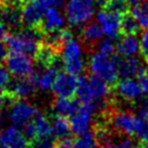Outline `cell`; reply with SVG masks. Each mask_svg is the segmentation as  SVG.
<instances>
[{
  "instance_id": "cell-16",
  "label": "cell",
  "mask_w": 148,
  "mask_h": 148,
  "mask_svg": "<svg viewBox=\"0 0 148 148\" xmlns=\"http://www.w3.org/2000/svg\"><path fill=\"white\" fill-rule=\"evenodd\" d=\"M64 22V16L61 14L60 11H58L56 8H49L46 11L42 24L38 28L42 34H53L63 29Z\"/></svg>"
},
{
  "instance_id": "cell-41",
  "label": "cell",
  "mask_w": 148,
  "mask_h": 148,
  "mask_svg": "<svg viewBox=\"0 0 148 148\" xmlns=\"http://www.w3.org/2000/svg\"><path fill=\"white\" fill-rule=\"evenodd\" d=\"M7 34H8V33H7V28H5V23L0 20V42H1V39H5V37Z\"/></svg>"
},
{
  "instance_id": "cell-19",
  "label": "cell",
  "mask_w": 148,
  "mask_h": 148,
  "mask_svg": "<svg viewBox=\"0 0 148 148\" xmlns=\"http://www.w3.org/2000/svg\"><path fill=\"white\" fill-rule=\"evenodd\" d=\"M116 50L124 58L135 57L140 51V40L136 36L124 35L116 45Z\"/></svg>"
},
{
  "instance_id": "cell-1",
  "label": "cell",
  "mask_w": 148,
  "mask_h": 148,
  "mask_svg": "<svg viewBox=\"0 0 148 148\" xmlns=\"http://www.w3.org/2000/svg\"><path fill=\"white\" fill-rule=\"evenodd\" d=\"M42 33L39 28L25 27L16 33H8L5 37V44L10 52L24 53L35 57L40 46Z\"/></svg>"
},
{
  "instance_id": "cell-18",
  "label": "cell",
  "mask_w": 148,
  "mask_h": 148,
  "mask_svg": "<svg viewBox=\"0 0 148 148\" xmlns=\"http://www.w3.org/2000/svg\"><path fill=\"white\" fill-rule=\"evenodd\" d=\"M118 70H119V76H121L122 79H133L134 76L138 77L145 69L138 58L130 57V58L120 59Z\"/></svg>"
},
{
  "instance_id": "cell-35",
  "label": "cell",
  "mask_w": 148,
  "mask_h": 148,
  "mask_svg": "<svg viewBox=\"0 0 148 148\" xmlns=\"http://www.w3.org/2000/svg\"><path fill=\"white\" fill-rule=\"evenodd\" d=\"M10 82L9 71L0 64V90H3Z\"/></svg>"
},
{
  "instance_id": "cell-28",
  "label": "cell",
  "mask_w": 148,
  "mask_h": 148,
  "mask_svg": "<svg viewBox=\"0 0 148 148\" xmlns=\"http://www.w3.org/2000/svg\"><path fill=\"white\" fill-rule=\"evenodd\" d=\"M96 145H97V140L94 133L88 132L75 139L72 148H96Z\"/></svg>"
},
{
  "instance_id": "cell-32",
  "label": "cell",
  "mask_w": 148,
  "mask_h": 148,
  "mask_svg": "<svg viewBox=\"0 0 148 148\" xmlns=\"http://www.w3.org/2000/svg\"><path fill=\"white\" fill-rule=\"evenodd\" d=\"M55 139L51 136L48 137H38L31 143V148H56Z\"/></svg>"
},
{
  "instance_id": "cell-13",
  "label": "cell",
  "mask_w": 148,
  "mask_h": 148,
  "mask_svg": "<svg viewBox=\"0 0 148 148\" xmlns=\"http://www.w3.org/2000/svg\"><path fill=\"white\" fill-rule=\"evenodd\" d=\"M31 143L18 126H8L0 131V148H29Z\"/></svg>"
},
{
  "instance_id": "cell-38",
  "label": "cell",
  "mask_w": 148,
  "mask_h": 148,
  "mask_svg": "<svg viewBox=\"0 0 148 148\" xmlns=\"http://www.w3.org/2000/svg\"><path fill=\"white\" fill-rule=\"evenodd\" d=\"M138 81H139V83H140L142 88H143L144 94H145L148 98V72L146 70H144L143 72L140 73V75L138 76Z\"/></svg>"
},
{
  "instance_id": "cell-40",
  "label": "cell",
  "mask_w": 148,
  "mask_h": 148,
  "mask_svg": "<svg viewBox=\"0 0 148 148\" xmlns=\"http://www.w3.org/2000/svg\"><path fill=\"white\" fill-rule=\"evenodd\" d=\"M44 2L46 3L48 8H58L64 3V0H44Z\"/></svg>"
},
{
  "instance_id": "cell-44",
  "label": "cell",
  "mask_w": 148,
  "mask_h": 148,
  "mask_svg": "<svg viewBox=\"0 0 148 148\" xmlns=\"http://www.w3.org/2000/svg\"><path fill=\"white\" fill-rule=\"evenodd\" d=\"M3 105H5V97H3L2 92H0V111H1V108Z\"/></svg>"
},
{
  "instance_id": "cell-22",
  "label": "cell",
  "mask_w": 148,
  "mask_h": 148,
  "mask_svg": "<svg viewBox=\"0 0 148 148\" xmlns=\"http://www.w3.org/2000/svg\"><path fill=\"white\" fill-rule=\"evenodd\" d=\"M33 122L35 124L37 132V138L38 137H48L52 136V129H51V123L49 122L44 113L42 112H37L36 116H34Z\"/></svg>"
},
{
  "instance_id": "cell-11",
  "label": "cell",
  "mask_w": 148,
  "mask_h": 148,
  "mask_svg": "<svg viewBox=\"0 0 148 148\" xmlns=\"http://www.w3.org/2000/svg\"><path fill=\"white\" fill-rule=\"evenodd\" d=\"M97 23L103 31V34L110 39H116L122 33V15L102 10L97 14Z\"/></svg>"
},
{
  "instance_id": "cell-30",
  "label": "cell",
  "mask_w": 148,
  "mask_h": 148,
  "mask_svg": "<svg viewBox=\"0 0 148 148\" xmlns=\"http://www.w3.org/2000/svg\"><path fill=\"white\" fill-rule=\"evenodd\" d=\"M132 14H133V16L135 18V20L137 21L139 27L145 29V31H148V15L144 12L139 5L133 8Z\"/></svg>"
},
{
  "instance_id": "cell-14",
  "label": "cell",
  "mask_w": 148,
  "mask_h": 148,
  "mask_svg": "<svg viewBox=\"0 0 148 148\" xmlns=\"http://www.w3.org/2000/svg\"><path fill=\"white\" fill-rule=\"evenodd\" d=\"M79 79L66 72H59L55 83L52 85V92L57 97L72 98L76 94Z\"/></svg>"
},
{
  "instance_id": "cell-48",
  "label": "cell",
  "mask_w": 148,
  "mask_h": 148,
  "mask_svg": "<svg viewBox=\"0 0 148 148\" xmlns=\"http://www.w3.org/2000/svg\"><path fill=\"white\" fill-rule=\"evenodd\" d=\"M98 1V3H99V2H101V1H103V0H97Z\"/></svg>"
},
{
  "instance_id": "cell-39",
  "label": "cell",
  "mask_w": 148,
  "mask_h": 148,
  "mask_svg": "<svg viewBox=\"0 0 148 148\" xmlns=\"http://www.w3.org/2000/svg\"><path fill=\"white\" fill-rule=\"evenodd\" d=\"M8 55H9V49L7 45L5 44V42H0V62L5 61Z\"/></svg>"
},
{
  "instance_id": "cell-5",
  "label": "cell",
  "mask_w": 148,
  "mask_h": 148,
  "mask_svg": "<svg viewBox=\"0 0 148 148\" xmlns=\"http://www.w3.org/2000/svg\"><path fill=\"white\" fill-rule=\"evenodd\" d=\"M36 85L33 82V79L27 77H15L10 81L7 87L2 90L5 97V105L11 106L16 100H22L31 97L36 92Z\"/></svg>"
},
{
  "instance_id": "cell-31",
  "label": "cell",
  "mask_w": 148,
  "mask_h": 148,
  "mask_svg": "<svg viewBox=\"0 0 148 148\" xmlns=\"http://www.w3.org/2000/svg\"><path fill=\"white\" fill-rule=\"evenodd\" d=\"M138 118V116H137ZM142 143L148 144V121H145L143 119L138 118L137 120V126H136V133Z\"/></svg>"
},
{
  "instance_id": "cell-27",
  "label": "cell",
  "mask_w": 148,
  "mask_h": 148,
  "mask_svg": "<svg viewBox=\"0 0 148 148\" xmlns=\"http://www.w3.org/2000/svg\"><path fill=\"white\" fill-rule=\"evenodd\" d=\"M94 135L96 137L97 144H99L100 146H106V145H110L111 144L112 133H111L110 130L107 129L103 124H99L96 126Z\"/></svg>"
},
{
  "instance_id": "cell-42",
  "label": "cell",
  "mask_w": 148,
  "mask_h": 148,
  "mask_svg": "<svg viewBox=\"0 0 148 148\" xmlns=\"http://www.w3.org/2000/svg\"><path fill=\"white\" fill-rule=\"evenodd\" d=\"M143 1H145V0H125V2L129 5H132V7H137V5H140Z\"/></svg>"
},
{
  "instance_id": "cell-4",
  "label": "cell",
  "mask_w": 148,
  "mask_h": 148,
  "mask_svg": "<svg viewBox=\"0 0 148 148\" xmlns=\"http://www.w3.org/2000/svg\"><path fill=\"white\" fill-rule=\"evenodd\" d=\"M65 18L71 26L88 23L95 13L92 0H69L64 8Z\"/></svg>"
},
{
  "instance_id": "cell-15",
  "label": "cell",
  "mask_w": 148,
  "mask_h": 148,
  "mask_svg": "<svg viewBox=\"0 0 148 148\" xmlns=\"http://www.w3.org/2000/svg\"><path fill=\"white\" fill-rule=\"evenodd\" d=\"M116 90L122 99L130 102H137L142 100L144 94L139 81L135 79H122L116 83Z\"/></svg>"
},
{
  "instance_id": "cell-47",
  "label": "cell",
  "mask_w": 148,
  "mask_h": 148,
  "mask_svg": "<svg viewBox=\"0 0 148 148\" xmlns=\"http://www.w3.org/2000/svg\"><path fill=\"white\" fill-rule=\"evenodd\" d=\"M9 0H0V7H2V5H5L7 2H8Z\"/></svg>"
},
{
  "instance_id": "cell-21",
  "label": "cell",
  "mask_w": 148,
  "mask_h": 148,
  "mask_svg": "<svg viewBox=\"0 0 148 148\" xmlns=\"http://www.w3.org/2000/svg\"><path fill=\"white\" fill-rule=\"evenodd\" d=\"M103 35L105 34H103L102 28L96 22L88 23L82 29V38L87 44H95L97 42H100Z\"/></svg>"
},
{
  "instance_id": "cell-34",
  "label": "cell",
  "mask_w": 148,
  "mask_h": 148,
  "mask_svg": "<svg viewBox=\"0 0 148 148\" xmlns=\"http://www.w3.org/2000/svg\"><path fill=\"white\" fill-rule=\"evenodd\" d=\"M136 112H137L138 118L145 121H148V101H144V100L137 101Z\"/></svg>"
},
{
  "instance_id": "cell-9",
  "label": "cell",
  "mask_w": 148,
  "mask_h": 148,
  "mask_svg": "<svg viewBox=\"0 0 148 148\" xmlns=\"http://www.w3.org/2000/svg\"><path fill=\"white\" fill-rule=\"evenodd\" d=\"M49 9L44 0H33L23 5L22 18L26 27L38 28L42 24L44 15Z\"/></svg>"
},
{
  "instance_id": "cell-25",
  "label": "cell",
  "mask_w": 148,
  "mask_h": 148,
  "mask_svg": "<svg viewBox=\"0 0 148 148\" xmlns=\"http://www.w3.org/2000/svg\"><path fill=\"white\" fill-rule=\"evenodd\" d=\"M122 33L124 35H132L135 36L139 31V25L137 23V21L135 20L132 13H125L124 15H122Z\"/></svg>"
},
{
  "instance_id": "cell-23",
  "label": "cell",
  "mask_w": 148,
  "mask_h": 148,
  "mask_svg": "<svg viewBox=\"0 0 148 148\" xmlns=\"http://www.w3.org/2000/svg\"><path fill=\"white\" fill-rule=\"evenodd\" d=\"M51 129H52V136L59 139L66 137L69 136V133L71 132L70 121L65 116H57L51 123Z\"/></svg>"
},
{
  "instance_id": "cell-10",
  "label": "cell",
  "mask_w": 148,
  "mask_h": 148,
  "mask_svg": "<svg viewBox=\"0 0 148 148\" xmlns=\"http://www.w3.org/2000/svg\"><path fill=\"white\" fill-rule=\"evenodd\" d=\"M137 120V116H134L127 111H116L113 112L110 116L112 129L125 136H131L136 133Z\"/></svg>"
},
{
  "instance_id": "cell-24",
  "label": "cell",
  "mask_w": 148,
  "mask_h": 148,
  "mask_svg": "<svg viewBox=\"0 0 148 148\" xmlns=\"http://www.w3.org/2000/svg\"><path fill=\"white\" fill-rule=\"evenodd\" d=\"M99 5L103 8V10L119 15H124L125 13H127L129 9V5L125 2V0H103L99 2Z\"/></svg>"
},
{
  "instance_id": "cell-17",
  "label": "cell",
  "mask_w": 148,
  "mask_h": 148,
  "mask_svg": "<svg viewBox=\"0 0 148 148\" xmlns=\"http://www.w3.org/2000/svg\"><path fill=\"white\" fill-rule=\"evenodd\" d=\"M58 69H59L58 64L50 65L48 68H45V70L40 73L34 71L29 75V77L33 79V82L35 83L37 88H39L42 90H49L52 88V85L59 74Z\"/></svg>"
},
{
  "instance_id": "cell-2",
  "label": "cell",
  "mask_w": 148,
  "mask_h": 148,
  "mask_svg": "<svg viewBox=\"0 0 148 148\" xmlns=\"http://www.w3.org/2000/svg\"><path fill=\"white\" fill-rule=\"evenodd\" d=\"M120 59L121 58L118 56L108 57L99 52H95L89 58L88 68L92 75L101 79L109 85L114 84L119 77L118 64Z\"/></svg>"
},
{
  "instance_id": "cell-29",
  "label": "cell",
  "mask_w": 148,
  "mask_h": 148,
  "mask_svg": "<svg viewBox=\"0 0 148 148\" xmlns=\"http://www.w3.org/2000/svg\"><path fill=\"white\" fill-rule=\"evenodd\" d=\"M97 50L99 53L108 56V57H112L113 53H114V51H116V46H114V44L112 42V39H110V38L101 39L100 42H98Z\"/></svg>"
},
{
  "instance_id": "cell-3",
  "label": "cell",
  "mask_w": 148,
  "mask_h": 148,
  "mask_svg": "<svg viewBox=\"0 0 148 148\" xmlns=\"http://www.w3.org/2000/svg\"><path fill=\"white\" fill-rule=\"evenodd\" d=\"M62 66L64 72L77 76L85 69V61L83 57V48L79 40L72 38L66 42L61 49Z\"/></svg>"
},
{
  "instance_id": "cell-36",
  "label": "cell",
  "mask_w": 148,
  "mask_h": 148,
  "mask_svg": "<svg viewBox=\"0 0 148 148\" xmlns=\"http://www.w3.org/2000/svg\"><path fill=\"white\" fill-rule=\"evenodd\" d=\"M140 53L143 55L145 60L148 61V31H145L140 37Z\"/></svg>"
},
{
  "instance_id": "cell-37",
  "label": "cell",
  "mask_w": 148,
  "mask_h": 148,
  "mask_svg": "<svg viewBox=\"0 0 148 148\" xmlns=\"http://www.w3.org/2000/svg\"><path fill=\"white\" fill-rule=\"evenodd\" d=\"M116 148H136L134 140L130 136H125L122 138L118 139V142L114 144Z\"/></svg>"
},
{
  "instance_id": "cell-45",
  "label": "cell",
  "mask_w": 148,
  "mask_h": 148,
  "mask_svg": "<svg viewBox=\"0 0 148 148\" xmlns=\"http://www.w3.org/2000/svg\"><path fill=\"white\" fill-rule=\"evenodd\" d=\"M136 148H148V144L147 143H142V144H139L138 146H136Z\"/></svg>"
},
{
  "instance_id": "cell-43",
  "label": "cell",
  "mask_w": 148,
  "mask_h": 148,
  "mask_svg": "<svg viewBox=\"0 0 148 148\" xmlns=\"http://www.w3.org/2000/svg\"><path fill=\"white\" fill-rule=\"evenodd\" d=\"M140 8H142V10H143L145 13L148 15V0H145V1H143L142 3H140V5H139Z\"/></svg>"
},
{
  "instance_id": "cell-12",
  "label": "cell",
  "mask_w": 148,
  "mask_h": 148,
  "mask_svg": "<svg viewBox=\"0 0 148 148\" xmlns=\"http://www.w3.org/2000/svg\"><path fill=\"white\" fill-rule=\"evenodd\" d=\"M22 10L23 3L20 0H9L5 5L0 7V20L8 27H20L23 23Z\"/></svg>"
},
{
  "instance_id": "cell-33",
  "label": "cell",
  "mask_w": 148,
  "mask_h": 148,
  "mask_svg": "<svg viewBox=\"0 0 148 148\" xmlns=\"http://www.w3.org/2000/svg\"><path fill=\"white\" fill-rule=\"evenodd\" d=\"M22 132H23V134L25 135V137H26L28 140H31V142H33V140H35V139L37 138L36 127H35V124H34L33 120L22 126Z\"/></svg>"
},
{
  "instance_id": "cell-46",
  "label": "cell",
  "mask_w": 148,
  "mask_h": 148,
  "mask_svg": "<svg viewBox=\"0 0 148 148\" xmlns=\"http://www.w3.org/2000/svg\"><path fill=\"white\" fill-rule=\"evenodd\" d=\"M99 148H116V146L110 144V145H106V146H100Z\"/></svg>"
},
{
  "instance_id": "cell-20",
  "label": "cell",
  "mask_w": 148,
  "mask_h": 148,
  "mask_svg": "<svg viewBox=\"0 0 148 148\" xmlns=\"http://www.w3.org/2000/svg\"><path fill=\"white\" fill-rule=\"evenodd\" d=\"M81 106L77 100L72 98L57 97L52 103V111L58 116H71Z\"/></svg>"
},
{
  "instance_id": "cell-26",
  "label": "cell",
  "mask_w": 148,
  "mask_h": 148,
  "mask_svg": "<svg viewBox=\"0 0 148 148\" xmlns=\"http://www.w3.org/2000/svg\"><path fill=\"white\" fill-rule=\"evenodd\" d=\"M76 95H77L79 101L82 102V103L94 102L92 100V96H90L88 77H85V76H81V77H79V83H77Z\"/></svg>"
},
{
  "instance_id": "cell-7",
  "label": "cell",
  "mask_w": 148,
  "mask_h": 148,
  "mask_svg": "<svg viewBox=\"0 0 148 148\" xmlns=\"http://www.w3.org/2000/svg\"><path fill=\"white\" fill-rule=\"evenodd\" d=\"M38 112L36 107L29 101L22 99L14 101L9 109V120L14 126H23L31 122Z\"/></svg>"
},
{
  "instance_id": "cell-6",
  "label": "cell",
  "mask_w": 148,
  "mask_h": 148,
  "mask_svg": "<svg viewBox=\"0 0 148 148\" xmlns=\"http://www.w3.org/2000/svg\"><path fill=\"white\" fill-rule=\"evenodd\" d=\"M97 107L95 102H88V103H81L79 109L70 116V125H71V132L75 135L81 136L88 133L90 124H92V113L96 111Z\"/></svg>"
},
{
  "instance_id": "cell-8",
  "label": "cell",
  "mask_w": 148,
  "mask_h": 148,
  "mask_svg": "<svg viewBox=\"0 0 148 148\" xmlns=\"http://www.w3.org/2000/svg\"><path fill=\"white\" fill-rule=\"evenodd\" d=\"M7 70L15 77H27L34 72V64L31 57L24 53L10 52L5 59Z\"/></svg>"
}]
</instances>
